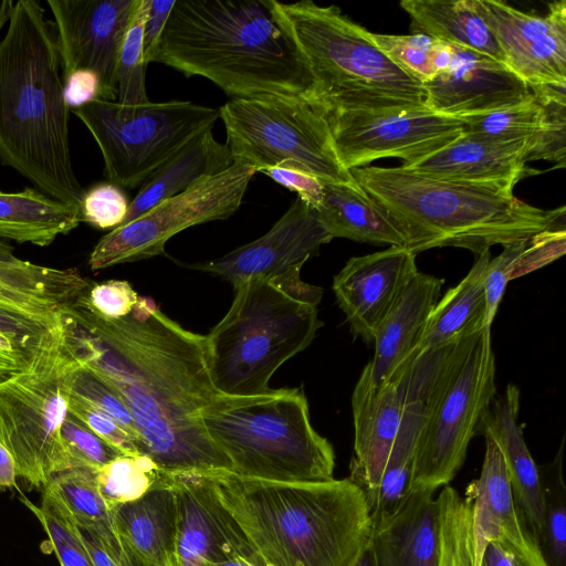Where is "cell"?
I'll use <instances>...</instances> for the list:
<instances>
[{
    "label": "cell",
    "mask_w": 566,
    "mask_h": 566,
    "mask_svg": "<svg viewBox=\"0 0 566 566\" xmlns=\"http://www.w3.org/2000/svg\"><path fill=\"white\" fill-rule=\"evenodd\" d=\"M86 292L63 311V325L80 360L124 399L139 452L166 474L231 471L201 417L221 394L206 336L180 326L148 296H139L128 316L105 318Z\"/></svg>",
    "instance_id": "cell-1"
},
{
    "label": "cell",
    "mask_w": 566,
    "mask_h": 566,
    "mask_svg": "<svg viewBox=\"0 0 566 566\" xmlns=\"http://www.w3.org/2000/svg\"><path fill=\"white\" fill-rule=\"evenodd\" d=\"M154 62L206 77L232 99L316 103L313 78L272 0H176Z\"/></svg>",
    "instance_id": "cell-2"
},
{
    "label": "cell",
    "mask_w": 566,
    "mask_h": 566,
    "mask_svg": "<svg viewBox=\"0 0 566 566\" xmlns=\"http://www.w3.org/2000/svg\"><path fill=\"white\" fill-rule=\"evenodd\" d=\"M0 38V164L59 201L81 206L70 107L54 24L35 0L14 1Z\"/></svg>",
    "instance_id": "cell-3"
},
{
    "label": "cell",
    "mask_w": 566,
    "mask_h": 566,
    "mask_svg": "<svg viewBox=\"0 0 566 566\" xmlns=\"http://www.w3.org/2000/svg\"><path fill=\"white\" fill-rule=\"evenodd\" d=\"M217 496L265 566H352L371 533L350 478L274 482L212 471Z\"/></svg>",
    "instance_id": "cell-4"
},
{
    "label": "cell",
    "mask_w": 566,
    "mask_h": 566,
    "mask_svg": "<svg viewBox=\"0 0 566 566\" xmlns=\"http://www.w3.org/2000/svg\"><path fill=\"white\" fill-rule=\"evenodd\" d=\"M350 174L395 221L416 255L454 247L478 256L496 244L565 229V207L543 210L493 186L439 179L403 166L358 167Z\"/></svg>",
    "instance_id": "cell-5"
},
{
    "label": "cell",
    "mask_w": 566,
    "mask_h": 566,
    "mask_svg": "<svg viewBox=\"0 0 566 566\" xmlns=\"http://www.w3.org/2000/svg\"><path fill=\"white\" fill-rule=\"evenodd\" d=\"M233 287L228 313L206 336L211 379L227 396L269 394L276 369L307 348L322 327L323 290L303 282L300 272Z\"/></svg>",
    "instance_id": "cell-6"
},
{
    "label": "cell",
    "mask_w": 566,
    "mask_h": 566,
    "mask_svg": "<svg viewBox=\"0 0 566 566\" xmlns=\"http://www.w3.org/2000/svg\"><path fill=\"white\" fill-rule=\"evenodd\" d=\"M272 10L305 62L325 112L424 105L422 84L398 67L370 32L335 6L272 0Z\"/></svg>",
    "instance_id": "cell-7"
},
{
    "label": "cell",
    "mask_w": 566,
    "mask_h": 566,
    "mask_svg": "<svg viewBox=\"0 0 566 566\" xmlns=\"http://www.w3.org/2000/svg\"><path fill=\"white\" fill-rule=\"evenodd\" d=\"M201 417L239 476L274 482L334 479L333 446L313 428L302 388L251 397L220 394Z\"/></svg>",
    "instance_id": "cell-8"
},
{
    "label": "cell",
    "mask_w": 566,
    "mask_h": 566,
    "mask_svg": "<svg viewBox=\"0 0 566 566\" xmlns=\"http://www.w3.org/2000/svg\"><path fill=\"white\" fill-rule=\"evenodd\" d=\"M422 355L427 368V415L409 492L437 491L449 485L496 397L491 327Z\"/></svg>",
    "instance_id": "cell-9"
},
{
    "label": "cell",
    "mask_w": 566,
    "mask_h": 566,
    "mask_svg": "<svg viewBox=\"0 0 566 566\" xmlns=\"http://www.w3.org/2000/svg\"><path fill=\"white\" fill-rule=\"evenodd\" d=\"M78 365L62 317L31 363L0 380V442L32 488L72 469L61 427Z\"/></svg>",
    "instance_id": "cell-10"
},
{
    "label": "cell",
    "mask_w": 566,
    "mask_h": 566,
    "mask_svg": "<svg viewBox=\"0 0 566 566\" xmlns=\"http://www.w3.org/2000/svg\"><path fill=\"white\" fill-rule=\"evenodd\" d=\"M219 114L234 161L256 171L290 164L323 182L357 184L337 156L321 105L298 98H234Z\"/></svg>",
    "instance_id": "cell-11"
},
{
    "label": "cell",
    "mask_w": 566,
    "mask_h": 566,
    "mask_svg": "<svg viewBox=\"0 0 566 566\" xmlns=\"http://www.w3.org/2000/svg\"><path fill=\"white\" fill-rule=\"evenodd\" d=\"M72 113L95 139L108 181L132 189L220 118L217 108L178 99L140 106L95 99Z\"/></svg>",
    "instance_id": "cell-12"
},
{
    "label": "cell",
    "mask_w": 566,
    "mask_h": 566,
    "mask_svg": "<svg viewBox=\"0 0 566 566\" xmlns=\"http://www.w3.org/2000/svg\"><path fill=\"white\" fill-rule=\"evenodd\" d=\"M234 161L227 170L167 198L102 237L88 256L92 271L161 254L169 239L197 224L226 220L240 208L256 174Z\"/></svg>",
    "instance_id": "cell-13"
},
{
    "label": "cell",
    "mask_w": 566,
    "mask_h": 566,
    "mask_svg": "<svg viewBox=\"0 0 566 566\" xmlns=\"http://www.w3.org/2000/svg\"><path fill=\"white\" fill-rule=\"evenodd\" d=\"M325 113L337 156L348 170L385 157L411 167L464 132L461 119L426 105Z\"/></svg>",
    "instance_id": "cell-14"
},
{
    "label": "cell",
    "mask_w": 566,
    "mask_h": 566,
    "mask_svg": "<svg viewBox=\"0 0 566 566\" xmlns=\"http://www.w3.org/2000/svg\"><path fill=\"white\" fill-rule=\"evenodd\" d=\"M139 0H48L63 80L78 70L97 74L101 99L116 101L117 64Z\"/></svg>",
    "instance_id": "cell-15"
},
{
    "label": "cell",
    "mask_w": 566,
    "mask_h": 566,
    "mask_svg": "<svg viewBox=\"0 0 566 566\" xmlns=\"http://www.w3.org/2000/svg\"><path fill=\"white\" fill-rule=\"evenodd\" d=\"M503 55V63L528 86L566 85V2L549 3L546 15L520 11L504 1L473 0Z\"/></svg>",
    "instance_id": "cell-16"
},
{
    "label": "cell",
    "mask_w": 566,
    "mask_h": 566,
    "mask_svg": "<svg viewBox=\"0 0 566 566\" xmlns=\"http://www.w3.org/2000/svg\"><path fill=\"white\" fill-rule=\"evenodd\" d=\"M167 475L178 512L174 566H213L234 559L264 565L219 501L209 472Z\"/></svg>",
    "instance_id": "cell-17"
},
{
    "label": "cell",
    "mask_w": 566,
    "mask_h": 566,
    "mask_svg": "<svg viewBox=\"0 0 566 566\" xmlns=\"http://www.w3.org/2000/svg\"><path fill=\"white\" fill-rule=\"evenodd\" d=\"M333 240L316 210L296 198L261 238L210 261L188 264L218 275L233 286L252 277H277L301 272L303 264Z\"/></svg>",
    "instance_id": "cell-18"
},
{
    "label": "cell",
    "mask_w": 566,
    "mask_h": 566,
    "mask_svg": "<svg viewBox=\"0 0 566 566\" xmlns=\"http://www.w3.org/2000/svg\"><path fill=\"white\" fill-rule=\"evenodd\" d=\"M416 254L405 247L350 258L334 276L333 291L353 336L374 342L380 325L418 273Z\"/></svg>",
    "instance_id": "cell-19"
},
{
    "label": "cell",
    "mask_w": 566,
    "mask_h": 566,
    "mask_svg": "<svg viewBox=\"0 0 566 566\" xmlns=\"http://www.w3.org/2000/svg\"><path fill=\"white\" fill-rule=\"evenodd\" d=\"M452 46L449 67L422 84L429 109L461 119L512 106L532 96L530 86L503 62Z\"/></svg>",
    "instance_id": "cell-20"
},
{
    "label": "cell",
    "mask_w": 566,
    "mask_h": 566,
    "mask_svg": "<svg viewBox=\"0 0 566 566\" xmlns=\"http://www.w3.org/2000/svg\"><path fill=\"white\" fill-rule=\"evenodd\" d=\"M405 409L402 371L376 385L364 367L352 396L354 453L350 479L366 493L369 505L379 488Z\"/></svg>",
    "instance_id": "cell-21"
},
{
    "label": "cell",
    "mask_w": 566,
    "mask_h": 566,
    "mask_svg": "<svg viewBox=\"0 0 566 566\" xmlns=\"http://www.w3.org/2000/svg\"><path fill=\"white\" fill-rule=\"evenodd\" d=\"M527 143L501 142L463 132L446 147L407 168L439 179L513 192L521 179L532 175L526 167Z\"/></svg>",
    "instance_id": "cell-22"
},
{
    "label": "cell",
    "mask_w": 566,
    "mask_h": 566,
    "mask_svg": "<svg viewBox=\"0 0 566 566\" xmlns=\"http://www.w3.org/2000/svg\"><path fill=\"white\" fill-rule=\"evenodd\" d=\"M520 390L510 384L495 397L480 421L476 434L499 446L509 472L515 507L525 533L537 545L543 528V494L535 463L517 423Z\"/></svg>",
    "instance_id": "cell-23"
},
{
    "label": "cell",
    "mask_w": 566,
    "mask_h": 566,
    "mask_svg": "<svg viewBox=\"0 0 566 566\" xmlns=\"http://www.w3.org/2000/svg\"><path fill=\"white\" fill-rule=\"evenodd\" d=\"M434 493L410 491L391 514L371 523L376 566H439L440 510Z\"/></svg>",
    "instance_id": "cell-24"
},
{
    "label": "cell",
    "mask_w": 566,
    "mask_h": 566,
    "mask_svg": "<svg viewBox=\"0 0 566 566\" xmlns=\"http://www.w3.org/2000/svg\"><path fill=\"white\" fill-rule=\"evenodd\" d=\"M177 518L176 492L164 472L140 497L113 510L117 537L149 566H174Z\"/></svg>",
    "instance_id": "cell-25"
},
{
    "label": "cell",
    "mask_w": 566,
    "mask_h": 566,
    "mask_svg": "<svg viewBox=\"0 0 566 566\" xmlns=\"http://www.w3.org/2000/svg\"><path fill=\"white\" fill-rule=\"evenodd\" d=\"M398 369L402 371L405 409L379 488L370 502L371 523L391 514L407 496L417 443L427 415L424 355L406 359Z\"/></svg>",
    "instance_id": "cell-26"
},
{
    "label": "cell",
    "mask_w": 566,
    "mask_h": 566,
    "mask_svg": "<svg viewBox=\"0 0 566 566\" xmlns=\"http://www.w3.org/2000/svg\"><path fill=\"white\" fill-rule=\"evenodd\" d=\"M464 499L472 511L478 566L490 542L515 545L533 542L518 517L503 454L490 438H485L480 476L468 485Z\"/></svg>",
    "instance_id": "cell-27"
},
{
    "label": "cell",
    "mask_w": 566,
    "mask_h": 566,
    "mask_svg": "<svg viewBox=\"0 0 566 566\" xmlns=\"http://www.w3.org/2000/svg\"><path fill=\"white\" fill-rule=\"evenodd\" d=\"M92 283L74 268H53L0 256V307L59 316Z\"/></svg>",
    "instance_id": "cell-28"
},
{
    "label": "cell",
    "mask_w": 566,
    "mask_h": 566,
    "mask_svg": "<svg viewBox=\"0 0 566 566\" xmlns=\"http://www.w3.org/2000/svg\"><path fill=\"white\" fill-rule=\"evenodd\" d=\"M443 283V279L418 272L407 285L375 335V354L366 364L374 384L388 380L409 356L441 297Z\"/></svg>",
    "instance_id": "cell-29"
},
{
    "label": "cell",
    "mask_w": 566,
    "mask_h": 566,
    "mask_svg": "<svg viewBox=\"0 0 566 566\" xmlns=\"http://www.w3.org/2000/svg\"><path fill=\"white\" fill-rule=\"evenodd\" d=\"M233 163L228 145L219 143L211 130L196 136L142 184L136 197L129 202L124 223L160 201L227 170Z\"/></svg>",
    "instance_id": "cell-30"
},
{
    "label": "cell",
    "mask_w": 566,
    "mask_h": 566,
    "mask_svg": "<svg viewBox=\"0 0 566 566\" xmlns=\"http://www.w3.org/2000/svg\"><path fill=\"white\" fill-rule=\"evenodd\" d=\"M490 260V251L475 256L468 274L439 298L406 359L437 350L485 327L484 286Z\"/></svg>",
    "instance_id": "cell-31"
},
{
    "label": "cell",
    "mask_w": 566,
    "mask_h": 566,
    "mask_svg": "<svg viewBox=\"0 0 566 566\" xmlns=\"http://www.w3.org/2000/svg\"><path fill=\"white\" fill-rule=\"evenodd\" d=\"M323 185V198L315 210L332 239L406 248L398 226L358 184Z\"/></svg>",
    "instance_id": "cell-32"
},
{
    "label": "cell",
    "mask_w": 566,
    "mask_h": 566,
    "mask_svg": "<svg viewBox=\"0 0 566 566\" xmlns=\"http://www.w3.org/2000/svg\"><path fill=\"white\" fill-rule=\"evenodd\" d=\"M81 221L80 206L59 201L36 188L0 191V240L44 248Z\"/></svg>",
    "instance_id": "cell-33"
},
{
    "label": "cell",
    "mask_w": 566,
    "mask_h": 566,
    "mask_svg": "<svg viewBox=\"0 0 566 566\" xmlns=\"http://www.w3.org/2000/svg\"><path fill=\"white\" fill-rule=\"evenodd\" d=\"M412 33L479 52L503 62L496 39L473 0H402Z\"/></svg>",
    "instance_id": "cell-34"
},
{
    "label": "cell",
    "mask_w": 566,
    "mask_h": 566,
    "mask_svg": "<svg viewBox=\"0 0 566 566\" xmlns=\"http://www.w3.org/2000/svg\"><path fill=\"white\" fill-rule=\"evenodd\" d=\"M565 229L546 230L528 240L503 247L486 269L484 326L491 327L510 281L555 261L565 253Z\"/></svg>",
    "instance_id": "cell-35"
},
{
    "label": "cell",
    "mask_w": 566,
    "mask_h": 566,
    "mask_svg": "<svg viewBox=\"0 0 566 566\" xmlns=\"http://www.w3.org/2000/svg\"><path fill=\"white\" fill-rule=\"evenodd\" d=\"M96 471L74 468L55 475L49 483L63 500L77 525L96 533L111 548H118L113 512L101 496Z\"/></svg>",
    "instance_id": "cell-36"
},
{
    "label": "cell",
    "mask_w": 566,
    "mask_h": 566,
    "mask_svg": "<svg viewBox=\"0 0 566 566\" xmlns=\"http://www.w3.org/2000/svg\"><path fill=\"white\" fill-rule=\"evenodd\" d=\"M375 44L420 84L430 82L452 62L453 46L422 33L408 35L370 32Z\"/></svg>",
    "instance_id": "cell-37"
},
{
    "label": "cell",
    "mask_w": 566,
    "mask_h": 566,
    "mask_svg": "<svg viewBox=\"0 0 566 566\" xmlns=\"http://www.w3.org/2000/svg\"><path fill=\"white\" fill-rule=\"evenodd\" d=\"M564 439L552 462L538 467L543 494V528L538 548L548 566H566V486Z\"/></svg>",
    "instance_id": "cell-38"
},
{
    "label": "cell",
    "mask_w": 566,
    "mask_h": 566,
    "mask_svg": "<svg viewBox=\"0 0 566 566\" xmlns=\"http://www.w3.org/2000/svg\"><path fill=\"white\" fill-rule=\"evenodd\" d=\"M25 503L40 521L61 566H93L80 526L52 485L42 490L39 506Z\"/></svg>",
    "instance_id": "cell-39"
},
{
    "label": "cell",
    "mask_w": 566,
    "mask_h": 566,
    "mask_svg": "<svg viewBox=\"0 0 566 566\" xmlns=\"http://www.w3.org/2000/svg\"><path fill=\"white\" fill-rule=\"evenodd\" d=\"M461 120L468 133L501 142H531L545 126L546 108L532 92L524 102Z\"/></svg>",
    "instance_id": "cell-40"
},
{
    "label": "cell",
    "mask_w": 566,
    "mask_h": 566,
    "mask_svg": "<svg viewBox=\"0 0 566 566\" xmlns=\"http://www.w3.org/2000/svg\"><path fill=\"white\" fill-rule=\"evenodd\" d=\"M437 499L440 510L439 566H478L469 503L450 485L443 486Z\"/></svg>",
    "instance_id": "cell-41"
},
{
    "label": "cell",
    "mask_w": 566,
    "mask_h": 566,
    "mask_svg": "<svg viewBox=\"0 0 566 566\" xmlns=\"http://www.w3.org/2000/svg\"><path fill=\"white\" fill-rule=\"evenodd\" d=\"M160 476L161 471L144 454H122L95 474L98 492L112 512L117 505L140 497Z\"/></svg>",
    "instance_id": "cell-42"
},
{
    "label": "cell",
    "mask_w": 566,
    "mask_h": 566,
    "mask_svg": "<svg viewBox=\"0 0 566 566\" xmlns=\"http://www.w3.org/2000/svg\"><path fill=\"white\" fill-rule=\"evenodd\" d=\"M147 0H139L120 49L116 74V102L124 106L147 104L146 63L143 50Z\"/></svg>",
    "instance_id": "cell-43"
},
{
    "label": "cell",
    "mask_w": 566,
    "mask_h": 566,
    "mask_svg": "<svg viewBox=\"0 0 566 566\" xmlns=\"http://www.w3.org/2000/svg\"><path fill=\"white\" fill-rule=\"evenodd\" d=\"M546 108V123L539 134L527 143L526 163L547 160L557 168L565 167L566 158V85L530 86Z\"/></svg>",
    "instance_id": "cell-44"
},
{
    "label": "cell",
    "mask_w": 566,
    "mask_h": 566,
    "mask_svg": "<svg viewBox=\"0 0 566 566\" xmlns=\"http://www.w3.org/2000/svg\"><path fill=\"white\" fill-rule=\"evenodd\" d=\"M72 394L109 416L137 444L133 417L124 399L81 360L73 379Z\"/></svg>",
    "instance_id": "cell-45"
},
{
    "label": "cell",
    "mask_w": 566,
    "mask_h": 566,
    "mask_svg": "<svg viewBox=\"0 0 566 566\" xmlns=\"http://www.w3.org/2000/svg\"><path fill=\"white\" fill-rule=\"evenodd\" d=\"M61 433L72 469L84 468L97 471L122 455L118 450L69 412L63 420Z\"/></svg>",
    "instance_id": "cell-46"
},
{
    "label": "cell",
    "mask_w": 566,
    "mask_h": 566,
    "mask_svg": "<svg viewBox=\"0 0 566 566\" xmlns=\"http://www.w3.org/2000/svg\"><path fill=\"white\" fill-rule=\"evenodd\" d=\"M80 208L82 221L101 230H113L124 223L129 202L120 187L108 181L85 190Z\"/></svg>",
    "instance_id": "cell-47"
},
{
    "label": "cell",
    "mask_w": 566,
    "mask_h": 566,
    "mask_svg": "<svg viewBox=\"0 0 566 566\" xmlns=\"http://www.w3.org/2000/svg\"><path fill=\"white\" fill-rule=\"evenodd\" d=\"M67 412L122 454H142L132 437L117 422L87 401L73 395L72 390L69 397Z\"/></svg>",
    "instance_id": "cell-48"
},
{
    "label": "cell",
    "mask_w": 566,
    "mask_h": 566,
    "mask_svg": "<svg viewBox=\"0 0 566 566\" xmlns=\"http://www.w3.org/2000/svg\"><path fill=\"white\" fill-rule=\"evenodd\" d=\"M86 297L97 314L108 319H119L132 313L139 295L129 282L108 280L92 285Z\"/></svg>",
    "instance_id": "cell-49"
},
{
    "label": "cell",
    "mask_w": 566,
    "mask_h": 566,
    "mask_svg": "<svg viewBox=\"0 0 566 566\" xmlns=\"http://www.w3.org/2000/svg\"><path fill=\"white\" fill-rule=\"evenodd\" d=\"M262 172L268 175L279 185L297 193V198L306 202L310 207L316 209L323 198V181L312 174L292 166L281 164L264 169Z\"/></svg>",
    "instance_id": "cell-50"
},
{
    "label": "cell",
    "mask_w": 566,
    "mask_h": 566,
    "mask_svg": "<svg viewBox=\"0 0 566 566\" xmlns=\"http://www.w3.org/2000/svg\"><path fill=\"white\" fill-rule=\"evenodd\" d=\"M480 566H548L534 542L524 545L504 542L486 544Z\"/></svg>",
    "instance_id": "cell-51"
},
{
    "label": "cell",
    "mask_w": 566,
    "mask_h": 566,
    "mask_svg": "<svg viewBox=\"0 0 566 566\" xmlns=\"http://www.w3.org/2000/svg\"><path fill=\"white\" fill-rule=\"evenodd\" d=\"M176 0H147L143 32L146 65L155 61L159 40Z\"/></svg>",
    "instance_id": "cell-52"
},
{
    "label": "cell",
    "mask_w": 566,
    "mask_h": 566,
    "mask_svg": "<svg viewBox=\"0 0 566 566\" xmlns=\"http://www.w3.org/2000/svg\"><path fill=\"white\" fill-rule=\"evenodd\" d=\"M64 81V95L70 109H76L90 102L101 99V82L96 73L78 70Z\"/></svg>",
    "instance_id": "cell-53"
},
{
    "label": "cell",
    "mask_w": 566,
    "mask_h": 566,
    "mask_svg": "<svg viewBox=\"0 0 566 566\" xmlns=\"http://www.w3.org/2000/svg\"><path fill=\"white\" fill-rule=\"evenodd\" d=\"M81 533L93 566H118L115 554L119 546L117 549L108 547L102 538L91 530L81 528Z\"/></svg>",
    "instance_id": "cell-54"
},
{
    "label": "cell",
    "mask_w": 566,
    "mask_h": 566,
    "mask_svg": "<svg viewBox=\"0 0 566 566\" xmlns=\"http://www.w3.org/2000/svg\"><path fill=\"white\" fill-rule=\"evenodd\" d=\"M17 467L7 448L0 442V488L13 489L17 486Z\"/></svg>",
    "instance_id": "cell-55"
},
{
    "label": "cell",
    "mask_w": 566,
    "mask_h": 566,
    "mask_svg": "<svg viewBox=\"0 0 566 566\" xmlns=\"http://www.w3.org/2000/svg\"><path fill=\"white\" fill-rule=\"evenodd\" d=\"M27 366L20 363L0 357V380L24 369Z\"/></svg>",
    "instance_id": "cell-56"
},
{
    "label": "cell",
    "mask_w": 566,
    "mask_h": 566,
    "mask_svg": "<svg viewBox=\"0 0 566 566\" xmlns=\"http://www.w3.org/2000/svg\"><path fill=\"white\" fill-rule=\"evenodd\" d=\"M352 566H376L370 542L366 543Z\"/></svg>",
    "instance_id": "cell-57"
},
{
    "label": "cell",
    "mask_w": 566,
    "mask_h": 566,
    "mask_svg": "<svg viewBox=\"0 0 566 566\" xmlns=\"http://www.w3.org/2000/svg\"><path fill=\"white\" fill-rule=\"evenodd\" d=\"M13 3V0H0V32L9 21Z\"/></svg>",
    "instance_id": "cell-58"
},
{
    "label": "cell",
    "mask_w": 566,
    "mask_h": 566,
    "mask_svg": "<svg viewBox=\"0 0 566 566\" xmlns=\"http://www.w3.org/2000/svg\"><path fill=\"white\" fill-rule=\"evenodd\" d=\"M213 566H265V565L258 564V563L247 560V559H234V560L226 562V563L213 565Z\"/></svg>",
    "instance_id": "cell-59"
},
{
    "label": "cell",
    "mask_w": 566,
    "mask_h": 566,
    "mask_svg": "<svg viewBox=\"0 0 566 566\" xmlns=\"http://www.w3.org/2000/svg\"><path fill=\"white\" fill-rule=\"evenodd\" d=\"M13 254V248L7 241L0 240V256H11Z\"/></svg>",
    "instance_id": "cell-60"
}]
</instances>
